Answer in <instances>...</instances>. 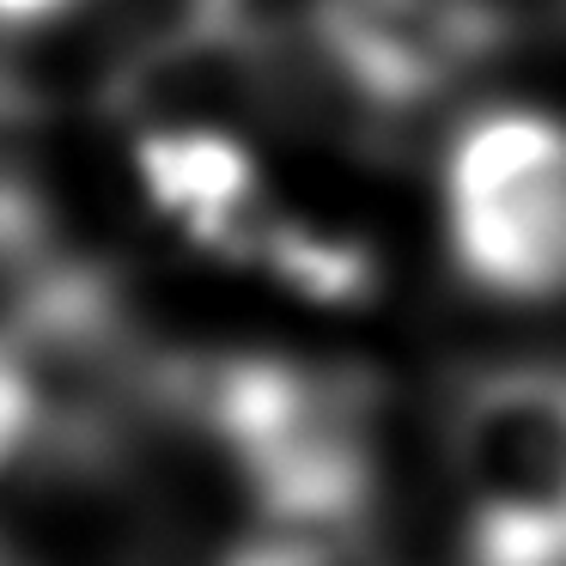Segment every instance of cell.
Returning a JSON list of instances; mask_svg holds the SVG:
<instances>
[{"mask_svg":"<svg viewBox=\"0 0 566 566\" xmlns=\"http://www.w3.org/2000/svg\"><path fill=\"white\" fill-rule=\"evenodd\" d=\"M50 104L19 80L13 62H0V232H31L50 238L43 226V201L31 184V165H38V140L50 128ZM55 250V244H50Z\"/></svg>","mask_w":566,"mask_h":566,"instance_id":"277c9868","label":"cell"},{"mask_svg":"<svg viewBox=\"0 0 566 566\" xmlns=\"http://www.w3.org/2000/svg\"><path fill=\"white\" fill-rule=\"evenodd\" d=\"M469 566H566V366L481 359L439 396Z\"/></svg>","mask_w":566,"mask_h":566,"instance_id":"7a4b0ae2","label":"cell"},{"mask_svg":"<svg viewBox=\"0 0 566 566\" xmlns=\"http://www.w3.org/2000/svg\"><path fill=\"white\" fill-rule=\"evenodd\" d=\"M505 38V0H317L305 31L371 159H396L402 128L488 67Z\"/></svg>","mask_w":566,"mask_h":566,"instance_id":"3957f363","label":"cell"},{"mask_svg":"<svg viewBox=\"0 0 566 566\" xmlns=\"http://www.w3.org/2000/svg\"><path fill=\"white\" fill-rule=\"evenodd\" d=\"M439 238L463 293L500 311L566 305V116L493 104L457 123Z\"/></svg>","mask_w":566,"mask_h":566,"instance_id":"6da1fadb","label":"cell"},{"mask_svg":"<svg viewBox=\"0 0 566 566\" xmlns=\"http://www.w3.org/2000/svg\"><path fill=\"white\" fill-rule=\"evenodd\" d=\"M92 0H0V31L7 38H38V31L67 25L74 13H86Z\"/></svg>","mask_w":566,"mask_h":566,"instance_id":"5b68a950","label":"cell"}]
</instances>
